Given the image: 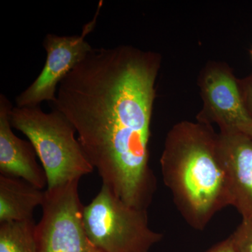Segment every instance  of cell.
Returning a JSON list of instances; mask_svg holds the SVG:
<instances>
[{
	"instance_id": "cell-1",
	"label": "cell",
	"mask_w": 252,
	"mask_h": 252,
	"mask_svg": "<svg viewBox=\"0 0 252 252\" xmlns=\"http://www.w3.org/2000/svg\"><path fill=\"white\" fill-rule=\"evenodd\" d=\"M161 61L132 46L93 49L61 81L54 103L74 126L102 185L142 210L157 188L149 141Z\"/></svg>"
},
{
	"instance_id": "cell-11",
	"label": "cell",
	"mask_w": 252,
	"mask_h": 252,
	"mask_svg": "<svg viewBox=\"0 0 252 252\" xmlns=\"http://www.w3.org/2000/svg\"><path fill=\"white\" fill-rule=\"evenodd\" d=\"M36 225L34 219L0 223V252H37Z\"/></svg>"
},
{
	"instance_id": "cell-15",
	"label": "cell",
	"mask_w": 252,
	"mask_h": 252,
	"mask_svg": "<svg viewBox=\"0 0 252 252\" xmlns=\"http://www.w3.org/2000/svg\"><path fill=\"white\" fill-rule=\"evenodd\" d=\"M238 130L242 131L244 133L250 136L252 138V122L248 123V124L240 126Z\"/></svg>"
},
{
	"instance_id": "cell-5",
	"label": "cell",
	"mask_w": 252,
	"mask_h": 252,
	"mask_svg": "<svg viewBox=\"0 0 252 252\" xmlns=\"http://www.w3.org/2000/svg\"><path fill=\"white\" fill-rule=\"evenodd\" d=\"M79 182L46 190L42 215L36 225L37 252H102L84 230Z\"/></svg>"
},
{
	"instance_id": "cell-4",
	"label": "cell",
	"mask_w": 252,
	"mask_h": 252,
	"mask_svg": "<svg viewBox=\"0 0 252 252\" xmlns=\"http://www.w3.org/2000/svg\"><path fill=\"white\" fill-rule=\"evenodd\" d=\"M82 222L88 238L102 252H150L163 238L149 226L147 210L127 205L104 185L83 207Z\"/></svg>"
},
{
	"instance_id": "cell-13",
	"label": "cell",
	"mask_w": 252,
	"mask_h": 252,
	"mask_svg": "<svg viewBox=\"0 0 252 252\" xmlns=\"http://www.w3.org/2000/svg\"><path fill=\"white\" fill-rule=\"evenodd\" d=\"M243 105L252 122V74L238 79Z\"/></svg>"
},
{
	"instance_id": "cell-9",
	"label": "cell",
	"mask_w": 252,
	"mask_h": 252,
	"mask_svg": "<svg viewBox=\"0 0 252 252\" xmlns=\"http://www.w3.org/2000/svg\"><path fill=\"white\" fill-rule=\"evenodd\" d=\"M219 144L228 172L232 205L252 221V138L239 130H221Z\"/></svg>"
},
{
	"instance_id": "cell-16",
	"label": "cell",
	"mask_w": 252,
	"mask_h": 252,
	"mask_svg": "<svg viewBox=\"0 0 252 252\" xmlns=\"http://www.w3.org/2000/svg\"><path fill=\"white\" fill-rule=\"evenodd\" d=\"M250 54H251L252 58V49L251 50V51H250Z\"/></svg>"
},
{
	"instance_id": "cell-6",
	"label": "cell",
	"mask_w": 252,
	"mask_h": 252,
	"mask_svg": "<svg viewBox=\"0 0 252 252\" xmlns=\"http://www.w3.org/2000/svg\"><path fill=\"white\" fill-rule=\"evenodd\" d=\"M101 5L94 19L84 26L79 35L46 36L43 42L46 52L45 64L32 84L16 97V107H36L44 101L56 102L61 81L94 49L86 37L94 31Z\"/></svg>"
},
{
	"instance_id": "cell-7",
	"label": "cell",
	"mask_w": 252,
	"mask_h": 252,
	"mask_svg": "<svg viewBox=\"0 0 252 252\" xmlns=\"http://www.w3.org/2000/svg\"><path fill=\"white\" fill-rule=\"evenodd\" d=\"M238 79L227 63L218 61L206 63L198 78L203 108L197 122L217 124L220 131L238 130L252 122L243 105Z\"/></svg>"
},
{
	"instance_id": "cell-10",
	"label": "cell",
	"mask_w": 252,
	"mask_h": 252,
	"mask_svg": "<svg viewBox=\"0 0 252 252\" xmlns=\"http://www.w3.org/2000/svg\"><path fill=\"white\" fill-rule=\"evenodd\" d=\"M45 196L46 190L22 179L0 175V223L32 220Z\"/></svg>"
},
{
	"instance_id": "cell-3",
	"label": "cell",
	"mask_w": 252,
	"mask_h": 252,
	"mask_svg": "<svg viewBox=\"0 0 252 252\" xmlns=\"http://www.w3.org/2000/svg\"><path fill=\"white\" fill-rule=\"evenodd\" d=\"M11 124L35 149L47 178L46 190L80 180L94 171L76 139L75 128L57 109L46 113L39 106L15 107Z\"/></svg>"
},
{
	"instance_id": "cell-14",
	"label": "cell",
	"mask_w": 252,
	"mask_h": 252,
	"mask_svg": "<svg viewBox=\"0 0 252 252\" xmlns=\"http://www.w3.org/2000/svg\"><path fill=\"white\" fill-rule=\"evenodd\" d=\"M205 252H238L235 248L231 236L222 240L209 249Z\"/></svg>"
},
{
	"instance_id": "cell-2",
	"label": "cell",
	"mask_w": 252,
	"mask_h": 252,
	"mask_svg": "<svg viewBox=\"0 0 252 252\" xmlns=\"http://www.w3.org/2000/svg\"><path fill=\"white\" fill-rule=\"evenodd\" d=\"M160 163L164 184L194 229H205L217 212L232 205L228 172L212 126L182 121L172 126Z\"/></svg>"
},
{
	"instance_id": "cell-12",
	"label": "cell",
	"mask_w": 252,
	"mask_h": 252,
	"mask_svg": "<svg viewBox=\"0 0 252 252\" xmlns=\"http://www.w3.org/2000/svg\"><path fill=\"white\" fill-rule=\"evenodd\" d=\"M237 251L252 252V221L243 220L235 231L230 235Z\"/></svg>"
},
{
	"instance_id": "cell-8",
	"label": "cell",
	"mask_w": 252,
	"mask_h": 252,
	"mask_svg": "<svg viewBox=\"0 0 252 252\" xmlns=\"http://www.w3.org/2000/svg\"><path fill=\"white\" fill-rule=\"evenodd\" d=\"M13 108L6 95L0 94V174L22 179L43 190L47 186L45 171L36 160L37 155L31 142L19 138L13 132Z\"/></svg>"
}]
</instances>
